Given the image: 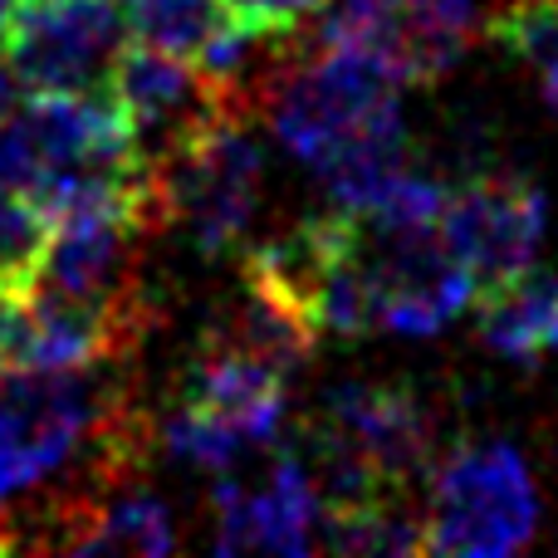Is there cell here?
I'll return each instance as SVG.
<instances>
[{"mask_svg":"<svg viewBox=\"0 0 558 558\" xmlns=\"http://www.w3.org/2000/svg\"><path fill=\"white\" fill-rule=\"evenodd\" d=\"M402 78L353 49H314L270 88L275 137L328 182L338 211L363 216L383 182L407 167Z\"/></svg>","mask_w":558,"mask_h":558,"instance_id":"cell-1","label":"cell"},{"mask_svg":"<svg viewBox=\"0 0 558 558\" xmlns=\"http://www.w3.org/2000/svg\"><path fill=\"white\" fill-rule=\"evenodd\" d=\"M98 367L0 363V524L10 505L35 495L88 446L133 451V426L118 383ZM5 534V530H0Z\"/></svg>","mask_w":558,"mask_h":558,"instance_id":"cell-2","label":"cell"},{"mask_svg":"<svg viewBox=\"0 0 558 558\" xmlns=\"http://www.w3.org/2000/svg\"><path fill=\"white\" fill-rule=\"evenodd\" d=\"M426 554H514L539 530V495L520 451L505 441H465L426 485Z\"/></svg>","mask_w":558,"mask_h":558,"instance_id":"cell-3","label":"cell"},{"mask_svg":"<svg viewBox=\"0 0 558 558\" xmlns=\"http://www.w3.org/2000/svg\"><path fill=\"white\" fill-rule=\"evenodd\" d=\"M260 182L265 157L255 133L245 128V113L216 118L192 143L157 162L167 221H186L202 255H226L231 245H241L260 206Z\"/></svg>","mask_w":558,"mask_h":558,"instance_id":"cell-4","label":"cell"},{"mask_svg":"<svg viewBox=\"0 0 558 558\" xmlns=\"http://www.w3.org/2000/svg\"><path fill=\"white\" fill-rule=\"evenodd\" d=\"M123 45L118 0H25L0 49L29 94H94L108 88Z\"/></svg>","mask_w":558,"mask_h":558,"instance_id":"cell-5","label":"cell"},{"mask_svg":"<svg viewBox=\"0 0 558 558\" xmlns=\"http://www.w3.org/2000/svg\"><path fill=\"white\" fill-rule=\"evenodd\" d=\"M108 94L118 98L128 128L137 137V153L147 162L172 157L182 143H192L202 128H211L226 113H245V94L221 78H211L196 59L167 54L153 45H123L113 74H108Z\"/></svg>","mask_w":558,"mask_h":558,"instance_id":"cell-6","label":"cell"},{"mask_svg":"<svg viewBox=\"0 0 558 558\" xmlns=\"http://www.w3.org/2000/svg\"><path fill=\"white\" fill-rule=\"evenodd\" d=\"M377 324L387 333H441L475 299V275L446 251L441 231H373L363 226Z\"/></svg>","mask_w":558,"mask_h":558,"instance_id":"cell-7","label":"cell"},{"mask_svg":"<svg viewBox=\"0 0 558 558\" xmlns=\"http://www.w3.org/2000/svg\"><path fill=\"white\" fill-rule=\"evenodd\" d=\"M436 231H441L446 251L485 289L534 265V251L549 231V196L530 177H475L446 196Z\"/></svg>","mask_w":558,"mask_h":558,"instance_id":"cell-8","label":"cell"},{"mask_svg":"<svg viewBox=\"0 0 558 558\" xmlns=\"http://www.w3.org/2000/svg\"><path fill=\"white\" fill-rule=\"evenodd\" d=\"M324 441L353 451L387 485H407L432 465V412L402 383H348L324 392Z\"/></svg>","mask_w":558,"mask_h":558,"instance_id":"cell-9","label":"cell"},{"mask_svg":"<svg viewBox=\"0 0 558 558\" xmlns=\"http://www.w3.org/2000/svg\"><path fill=\"white\" fill-rule=\"evenodd\" d=\"M324 500L314 471L279 451L260 485L221 481L211 490V524L221 554H308L318 539Z\"/></svg>","mask_w":558,"mask_h":558,"instance_id":"cell-10","label":"cell"},{"mask_svg":"<svg viewBox=\"0 0 558 558\" xmlns=\"http://www.w3.org/2000/svg\"><path fill=\"white\" fill-rule=\"evenodd\" d=\"M157 231L137 211L94 206V211L59 216L49 231L45 270L35 284L59 294L88 299V304H143L137 299V241Z\"/></svg>","mask_w":558,"mask_h":558,"instance_id":"cell-11","label":"cell"},{"mask_svg":"<svg viewBox=\"0 0 558 558\" xmlns=\"http://www.w3.org/2000/svg\"><path fill=\"white\" fill-rule=\"evenodd\" d=\"M284 383L289 377L275 363L221 333L196 353L182 402L226 422L245 446H270L284 422Z\"/></svg>","mask_w":558,"mask_h":558,"instance_id":"cell-12","label":"cell"},{"mask_svg":"<svg viewBox=\"0 0 558 558\" xmlns=\"http://www.w3.org/2000/svg\"><path fill=\"white\" fill-rule=\"evenodd\" d=\"M481 338L510 363H539L558 348V275L524 270L495 279L481 294Z\"/></svg>","mask_w":558,"mask_h":558,"instance_id":"cell-13","label":"cell"},{"mask_svg":"<svg viewBox=\"0 0 558 558\" xmlns=\"http://www.w3.org/2000/svg\"><path fill=\"white\" fill-rule=\"evenodd\" d=\"M392 10L402 25L407 84L436 78L461 59L465 35L475 25V0H392Z\"/></svg>","mask_w":558,"mask_h":558,"instance_id":"cell-14","label":"cell"},{"mask_svg":"<svg viewBox=\"0 0 558 558\" xmlns=\"http://www.w3.org/2000/svg\"><path fill=\"white\" fill-rule=\"evenodd\" d=\"M118 5H123L128 35L182 59H202L211 39L235 20L226 0H118Z\"/></svg>","mask_w":558,"mask_h":558,"instance_id":"cell-15","label":"cell"},{"mask_svg":"<svg viewBox=\"0 0 558 558\" xmlns=\"http://www.w3.org/2000/svg\"><path fill=\"white\" fill-rule=\"evenodd\" d=\"M490 39L534 69L539 94L558 108V0H514L490 20Z\"/></svg>","mask_w":558,"mask_h":558,"instance_id":"cell-16","label":"cell"},{"mask_svg":"<svg viewBox=\"0 0 558 558\" xmlns=\"http://www.w3.org/2000/svg\"><path fill=\"white\" fill-rule=\"evenodd\" d=\"M49 216L29 202L25 192L0 186V289L5 294H25L45 270L49 251Z\"/></svg>","mask_w":558,"mask_h":558,"instance_id":"cell-17","label":"cell"},{"mask_svg":"<svg viewBox=\"0 0 558 558\" xmlns=\"http://www.w3.org/2000/svg\"><path fill=\"white\" fill-rule=\"evenodd\" d=\"M98 539H104V554L162 558L177 549V530L167 505L157 495H137V490L98 500Z\"/></svg>","mask_w":558,"mask_h":558,"instance_id":"cell-18","label":"cell"},{"mask_svg":"<svg viewBox=\"0 0 558 558\" xmlns=\"http://www.w3.org/2000/svg\"><path fill=\"white\" fill-rule=\"evenodd\" d=\"M162 446L172 456H182V461L202 465V471H226V465H235L251 451L226 422H216V416L196 412V407H186V402L162 422Z\"/></svg>","mask_w":558,"mask_h":558,"instance_id":"cell-19","label":"cell"},{"mask_svg":"<svg viewBox=\"0 0 558 558\" xmlns=\"http://www.w3.org/2000/svg\"><path fill=\"white\" fill-rule=\"evenodd\" d=\"M226 10H231L245 29H255V35L279 39L294 25H304L308 15H318L324 0H226Z\"/></svg>","mask_w":558,"mask_h":558,"instance_id":"cell-20","label":"cell"},{"mask_svg":"<svg viewBox=\"0 0 558 558\" xmlns=\"http://www.w3.org/2000/svg\"><path fill=\"white\" fill-rule=\"evenodd\" d=\"M39 182V162H35V147H29L25 128L15 123V113L0 118V186L10 192H35Z\"/></svg>","mask_w":558,"mask_h":558,"instance_id":"cell-21","label":"cell"},{"mask_svg":"<svg viewBox=\"0 0 558 558\" xmlns=\"http://www.w3.org/2000/svg\"><path fill=\"white\" fill-rule=\"evenodd\" d=\"M15 84H20V78H15V69H10V59L0 54V118H5V113H15Z\"/></svg>","mask_w":558,"mask_h":558,"instance_id":"cell-22","label":"cell"},{"mask_svg":"<svg viewBox=\"0 0 558 558\" xmlns=\"http://www.w3.org/2000/svg\"><path fill=\"white\" fill-rule=\"evenodd\" d=\"M25 10V0H0V45H5L10 25H15V15Z\"/></svg>","mask_w":558,"mask_h":558,"instance_id":"cell-23","label":"cell"},{"mask_svg":"<svg viewBox=\"0 0 558 558\" xmlns=\"http://www.w3.org/2000/svg\"><path fill=\"white\" fill-rule=\"evenodd\" d=\"M0 554H10V539H5V534H0Z\"/></svg>","mask_w":558,"mask_h":558,"instance_id":"cell-24","label":"cell"}]
</instances>
